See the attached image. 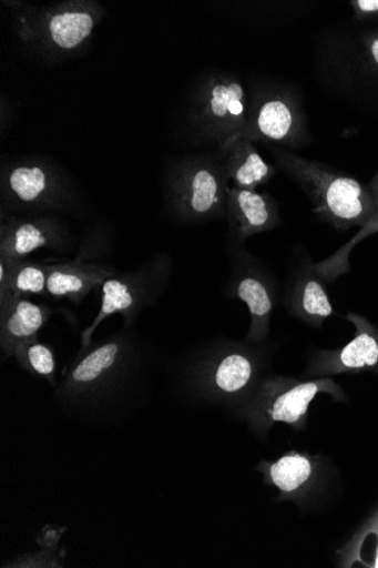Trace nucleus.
Returning <instances> with one entry per match:
<instances>
[{
    "instance_id": "14",
    "label": "nucleus",
    "mask_w": 378,
    "mask_h": 568,
    "mask_svg": "<svg viewBox=\"0 0 378 568\" xmlns=\"http://www.w3.org/2000/svg\"><path fill=\"white\" fill-rule=\"evenodd\" d=\"M204 114L210 122L232 138L244 133L247 126L246 93L244 87L231 79H215L206 88Z\"/></svg>"
},
{
    "instance_id": "7",
    "label": "nucleus",
    "mask_w": 378,
    "mask_h": 568,
    "mask_svg": "<svg viewBox=\"0 0 378 568\" xmlns=\"http://www.w3.org/2000/svg\"><path fill=\"white\" fill-rule=\"evenodd\" d=\"M225 166L193 161L180 168L172 183L176 212L187 221L218 217L227 211L228 183Z\"/></svg>"
},
{
    "instance_id": "18",
    "label": "nucleus",
    "mask_w": 378,
    "mask_h": 568,
    "mask_svg": "<svg viewBox=\"0 0 378 568\" xmlns=\"http://www.w3.org/2000/svg\"><path fill=\"white\" fill-rule=\"evenodd\" d=\"M3 231L0 257L9 262L23 261L38 248L58 247L64 241L61 229L47 221L16 222Z\"/></svg>"
},
{
    "instance_id": "22",
    "label": "nucleus",
    "mask_w": 378,
    "mask_h": 568,
    "mask_svg": "<svg viewBox=\"0 0 378 568\" xmlns=\"http://www.w3.org/2000/svg\"><path fill=\"white\" fill-rule=\"evenodd\" d=\"M378 233V219L368 223L366 226L361 227L360 231L356 234V236L344 246L345 252L350 253L351 248L361 240L367 236Z\"/></svg>"
},
{
    "instance_id": "4",
    "label": "nucleus",
    "mask_w": 378,
    "mask_h": 568,
    "mask_svg": "<svg viewBox=\"0 0 378 568\" xmlns=\"http://www.w3.org/2000/svg\"><path fill=\"white\" fill-rule=\"evenodd\" d=\"M319 394L346 402L345 390L333 378L299 381L293 377L264 376L252 394L238 406V416L264 438L276 424H286L295 432L306 428L309 406Z\"/></svg>"
},
{
    "instance_id": "8",
    "label": "nucleus",
    "mask_w": 378,
    "mask_h": 568,
    "mask_svg": "<svg viewBox=\"0 0 378 568\" xmlns=\"http://www.w3.org/2000/svg\"><path fill=\"white\" fill-rule=\"evenodd\" d=\"M346 320L356 328L354 338L338 349L314 351L308 358L304 378H333L365 372L378 375V327L355 313H349Z\"/></svg>"
},
{
    "instance_id": "15",
    "label": "nucleus",
    "mask_w": 378,
    "mask_h": 568,
    "mask_svg": "<svg viewBox=\"0 0 378 568\" xmlns=\"http://www.w3.org/2000/svg\"><path fill=\"white\" fill-rule=\"evenodd\" d=\"M48 295L53 298H68L80 304L94 288L115 275V271L102 265L85 264L80 261L45 266Z\"/></svg>"
},
{
    "instance_id": "12",
    "label": "nucleus",
    "mask_w": 378,
    "mask_h": 568,
    "mask_svg": "<svg viewBox=\"0 0 378 568\" xmlns=\"http://www.w3.org/2000/svg\"><path fill=\"white\" fill-rule=\"evenodd\" d=\"M227 216L232 233L238 241L273 231L282 224L279 205L273 196L255 190H229Z\"/></svg>"
},
{
    "instance_id": "23",
    "label": "nucleus",
    "mask_w": 378,
    "mask_h": 568,
    "mask_svg": "<svg viewBox=\"0 0 378 568\" xmlns=\"http://www.w3.org/2000/svg\"><path fill=\"white\" fill-rule=\"evenodd\" d=\"M353 4L356 12L360 16L378 13V0H357Z\"/></svg>"
},
{
    "instance_id": "17",
    "label": "nucleus",
    "mask_w": 378,
    "mask_h": 568,
    "mask_svg": "<svg viewBox=\"0 0 378 568\" xmlns=\"http://www.w3.org/2000/svg\"><path fill=\"white\" fill-rule=\"evenodd\" d=\"M8 194L21 205L41 206L57 204L63 194L53 173L39 165L12 169L6 180Z\"/></svg>"
},
{
    "instance_id": "21",
    "label": "nucleus",
    "mask_w": 378,
    "mask_h": 568,
    "mask_svg": "<svg viewBox=\"0 0 378 568\" xmlns=\"http://www.w3.org/2000/svg\"><path fill=\"white\" fill-rule=\"evenodd\" d=\"M93 29V19L88 13H64L53 17L50 34L61 48L73 49L85 40Z\"/></svg>"
},
{
    "instance_id": "5",
    "label": "nucleus",
    "mask_w": 378,
    "mask_h": 568,
    "mask_svg": "<svg viewBox=\"0 0 378 568\" xmlns=\"http://www.w3.org/2000/svg\"><path fill=\"white\" fill-rule=\"evenodd\" d=\"M173 266L170 257L157 260L136 272L114 275L101 286V306L92 324L81 334L83 353L91 344L98 327L108 317L120 314L126 327L134 325L140 314L165 294L172 281Z\"/></svg>"
},
{
    "instance_id": "2",
    "label": "nucleus",
    "mask_w": 378,
    "mask_h": 568,
    "mask_svg": "<svg viewBox=\"0 0 378 568\" xmlns=\"http://www.w3.org/2000/svg\"><path fill=\"white\" fill-rule=\"evenodd\" d=\"M278 168L307 194L315 215L339 231L364 227L375 220L368 186L327 165L284 149L274 152Z\"/></svg>"
},
{
    "instance_id": "1",
    "label": "nucleus",
    "mask_w": 378,
    "mask_h": 568,
    "mask_svg": "<svg viewBox=\"0 0 378 568\" xmlns=\"http://www.w3.org/2000/svg\"><path fill=\"white\" fill-rule=\"evenodd\" d=\"M140 348L129 333L92 343L79 353L60 386L59 400L73 408L92 409L118 399L140 369Z\"/></svg>"
},
{
    "instance_id": "10",
    "label": "nucleus",
    "mask_w": 378,
    "mask_h": 568,
    "mask_svg": "<svg viewBox=\"0 0 378 568\" xmlns=\"http://www.w3.org/2000/svg\"><path fill=\"white\" fill-rule=\"evenodd\" d=\"M244 134L292 148L305 142V118L295 95L285 89L268 93Z\"/></svg>"
},
{
    "instance_id": "24",
    "label": "nucleus",
    "mask_w": 378,
    "mask_h": 568,
    "mask_svg": "<svg viewBox=\"0 0 378 568\" xmlns=\"http://www.w3.org/2000/svg\"><path fill=\"white\" fill-rule=\"evenodd\" d=\"M367 186L374 201L376 220L378 219V173L372 178L371 182Z\"/></svg>"
},
{
    "instance_id": "16",
    "label": "nucleus",
    "mask_w": 378,
    "mask_h": 568,
    "mask_svg": "<svg viewBox=\"0 0 378 568\" xmlns=\"http://www.w3.org/2000/svg\"><path fill=\"white\" fill-rule=\"evenodd\" d=\"M225 169L236 187L256 190L272 181L277 170L267 164L252 145L249 139L241 133L225 142Z\"/></svg>"
},
{
    "instance_id": "19",
    "label": "nucleus",
    "mask_w": 378,
    "mask_h": 568,
    "mask_svg": "<svg viewBox=\"0 0 378 568\" xmlns=\"http://www.w3.org/2000/svg\"><path fill=\"white\" fill-rule=\"evenodd\" d=\"M48 274L43 265L0 260V302L10 297L48 295Z\"/></svg>"
},
{
    "instance_id": "3",
    "label": "nucleus",
    "mask_w": 378,
    "mask_h": 568,
    "mask_svg": "<svg viewBox=\"0 0 378 568\" xmlns=\"http://www.w3.org/2000/svg\"><path fill=\"white\" fill-rule=\"evenodd\" d=\"M269 349L262 344L222 341L203 351L188 371L200 398L238 407L265 376Z\"/></svg>"
},
{
    "instance_id": "11",
    "label": "nucleus",
    "mask_w": 378,
    "mask_h": 568,
    "mask_svg": "<svg viewBox=\"0 0 378 568\" xmlns=\"http://www.w3.org/2000/svg\"><path fill=\"white\" fill-rule=\"evenodd\" d=\"M284 304L293 317L313 328H320L336 315L327 286L309 257L289 277Z\"/></svg>"
},
{
    "instance_id": "6",
    "label": "nucleus",
    "mask_w": 378,
    "mask_h": 568,
    "mask_svg": "<svg viewBox=\"0 0 378 568\" xmlns=\"http://www.w3.org/2000/svg\"><path fill=\"white\" fill-rule=\"evenodd\" d=\"M226 294L248 306L251 327L245 341L263 344L269 335L277 304L278 286L274 275L255 256L239 250L233 256Z\"/></svg>"
},
{
    "instance_id": "9",
    "label": "nucleus",
    "mask_w": 378,
    "mask_h": 568,
    "mask_svg": "<svg viewBox=\"0 0 378 568\" xmlns=\"http://www.w3.org/2000/svg\"><path fill=\"white\" fill-rule=\"evenodd\" d=\"M256 470L264 484L278 489L279 501L306 505L318 491L324 474L321 456L289 450L275 462L262 460Z\"/></svg>"
},
{
    "instance_id": "13",
    "label": "nucleus",
    "mask_w": 378,
    "mask_h": 568,
    "mask_svg": "<svg viewBox=\"0 0 378 568\" xmlns=\"http://www.w3.org/2000/svg\"><path fill=\"white\" fill-rule=\"evenodd\" d=\"M52 314L48 305L25 297H10L0 302V346L4 357H14L21 343L38 337Z\"/></svg>"
},
{
    "instance_id": "20",
    "label": "nucleus",
    "mask_w": 378,
    "mask_h": 568,
    "mask_svg": "<svg viewBox=\"0 0 378 568\" xmlns=\"http://www.w3.org/2000/svg\"><path fill=\"white\" fill-rule=\"evenodd\" d=\"M14 357L18 365L33 376L49 382L53 387L57 383V355L53 348L41 343L38 337L21 343Z\"/></svg>"
},
{
    "instance_id": "25",
    "label": "nucleus",
    "mask_w": 378,
    "mask_h": 568,
    "mask_svg": "<svg viewBox=\"0 0 378 568\" xmlns=\"http://www.w3.org/2000/svg\"><path fill=\"white\" fill-rule=\"evenodd\" d=\"M369 53L375 62V64L378 67V37L374 38L369 43Z\"/></svg>"
}]
</instances>
